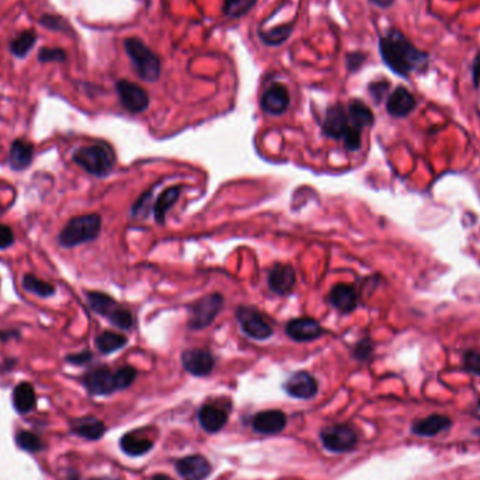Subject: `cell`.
<instances>
[{
    "label": "cell",
    "mask_w": 480,
    "mask_h": 480,
    "mask_svg": "<svg viewBox=\"0 0 480 480\" xmlns=\"http://www.w3.org/2000/svg\"><path fill=\"white\" fill-rule=\"evenodd\" d=\"M182 362L184 369L194 376H207L215 367V358L212 354L202 349L186 350L182 354Z\"/></svg>",
    "instance_id": "obj_13"
},
{
    "label": "cell",
    "mask_w": 480,
    "mask_h": 480,
    "mask_svg": "<svg viewBox=\"0 0 480 480\" xmlns=\"http://www.w3.org/2000/svg\"><path fill=\"white\" fill-rule=\"evenodd\" d=\"M128 343L127 337L115 332H103L96 337V347L103 354H111L121 350Z\"/></svg>",
    "instance_id": "obj_30"
},
{
    "label": "cell",
    "mask_w": 480,
    "mask_h": 480,
    "mask_svg": "<svg viewBox=\"0 0 480 480\" xmlns=\"http://www.w3.org/2000/svg\"><path fill=\"white\" fill-rule=\"evenodd\" d=\"M176 469L184 480H205L211 474V463L202 455H191L176 462Z\"/></svg>",
    "instance_id": "obj_15"
},
{
    "label": "cell",
    "mask_w": 480,
    "mask_h": 480,
    "mask_svg": "<svg viewBox=\"0 0 480 480\" xmlns=\"http://www.w3.org/2000/svg\"><path fill=\"white\" fill-rule=\"evenodd\" d=\"M329 302L339 312L350 313L358 305V294L350 284H337L329 294Z\"/></svg>",
    "instance_id": "obj_21"
},
{
    "label": "cell",
    "mask_w": 480,
    "mask_h": 480,
    "mask_svg": "<svg viewBox=\"0 0 480 480\" xmlns=\"http://www.w3.org/2000/svg\"><path fill=\"white\" fill-rule=\"evenodd\" d=\"M452 420L444 415H431L422 420H416L412 424V433L417 437L431 438L437 437L441 433H445L451 429Z\"/></svg>",
    "instance_id": "obj_19"
},
{
    "label": "cell",
    "mask_w": 480,
    "mask_h": 480,
    "mask_svg": "<svg viewBox=\"0 0 480 480\" xmlns=\"http://www.w3.org/2000/svg\"><path fill=\"white\" fill-rule=\"evenodd\" d=\"M284 389L292 397L312 399L317 393V382L309 372L299 371L287 379Z\"/></svg>",
    "instance_id": "obj_16"
},
{
    "label": "cell",
    "mask_w": 480,
    "mask_h": 480,
    "mask_svg": "<svg viewBox=\"0 0 480 480\" xmlns=\"http://www.w3.org/2000/svg\"><path fill=\"white\" fill-rule=\"evenodd\" d=\"M72 159L77 166L96 177L109 176L115 165V153L106 142L79 147L74 150Z\"/></svg>",
    "instance_id": "obj_2"
},
{
    "label": "cell",
    "mask_w": 480,
    "mask_h": 480,
    "mask_svg": "<svg viewBox=\"0 0 480 480\" xmlns=\"http://www.w3.org/2000/svg\"><path fill=\"white\" fill-rule=\"evenodd\" d=\"M150 480H170V477L166 474H154Z\"/></svg>",
    "instance_id": "obj_46"
},
{
    "label": "cell",
    "mask_w": 480,
    "mask_h": 480,
    "mask_svg": "<svg viewBox=\"0 0 480 480\" xmlns=\"http://www.w3.org/2000/svg\"><path fill=\"white\" fill-rule=\"evenodd\" d=\"M88 302L93 312L106 317L111 325L121 330H129L134 326V317L128 309L121 306L114 298L104 292H86Z\"/></svg>",
    "instance_id": "obj_5"
},
{
    "label": "cell",
    "mask_w": 480,
    "mask_h": 480,
    "mask_svg": "<svg viewBox=\"0 0 480 480\" xmlns=\"http://www.w3.org/2000/svg\"><path fill=\"white\" fill-rule=\"evenodd\" d=\"M379 52L385 65L396 74L408 77L423 72L429 65V55L416 48L399 30H389L379 40Z\"/></svg>",
    "instance_id": "obj_1"
},
{
    "label": "cell",
    "mask_w": 480,
    "mask_h": 480,
    "mask_svg": "<svg viewBox=\"0 0 480 480\" xmlns=\"http://www.w3.org/2000/svg\"><path fill=\"white\" fill-rule=\"evenodd\" d=\"M180 193H182V187L176 186V187H170V189L165 190L162 194L159 195V198L156 200V202L153 205L154 219L157 223H162V225L165 223L166 214L177 202Z\"/></svg>",
    "instance_id": "obj_27"
},
{
    "label": "cell",
    "mask_w": 480,
    "mask_h": 480,
    "mask_svg": "<svg viewBox=\"0 0 480 480\" xmlns=\"http://www.w3.org/2000/svg\"><path fill=\"white\" fill-rule=\"evenodd\" d=\"M37 33L34 30H26L23 33H20L19 35H16L12 41H10V52L16 56V58H26L29 55V52L34 48L35 42H37Z\"/></svg>",
    "instance_id": "obj_29"
},
{
    "label": "cell",
    "mask_w": 480,
    "mask_h": 480,
    "mask_svg": "<svg viewBox=\"0 0 480 480\" xmlns=\"http://www.w3.org/2000/svg\"><path fill=\"white\" fill-rule=\"evenodd\" d=\"M289 103L291 97L288 89L281 83H274L264 92L260 107L270 115H281L288 110Z\"/></svg>",
    "instance_id": "obj_14"
},
{
    "label": "cell",
    "mask_w": 480,
    "mask_h": 480,
    "mask_svg": "<svg viewBox=\"0 0 480 480\" xmlns=\"http://www.w3.org/2000/svg\"><path fill=\"white\" fill-rule=\"evenodd\" d=\"M364 61H365V55L364 54L354 52V54H350L347 56V66H349L350 70H357L364 63Z\"/></svg>",
    "instance_id": "obj_43"
},
{
    "label": "cell",
    "mask_w": 480,
    "mask_h": 480,
    "mask_svg": "<svg viewBox=\"0 0 480 480\" xmlns=\"http://www.w3.org/2000/svg\"><path fill=\"white\" fill-rule=\"evenodd\" d=\"M463 368L472 375L480 376V350H467L463 355Z\"/></svg>",
    "instance_id": "obj_37"
},
{
    "label": "cell",
    "mask_w": 480,
    "mask_h": 480,
    "mask_svg": "<svg viewBox=\"0 0 480 480\" xmlns=\"http://www.w3.org/2000/svg\"><path fill=\"white\" fill-rule=\"evenodd\" d=\"M223 306V298L221 294L205 295L195 301L190 306V320L189 328L193 330H201L208 328Z\"/></svg>",
    "instance_id": "obj_6"
},
{
    "label": "cell",
    "mask_w": 480,
    "mask_h": 480,
    "mask_svg": "<svg viewBox=\"0 0 480 480\" xmlns=\"http://www.w3.org/2000/svg\"><path fill=\"white\" fill-rule=\"evenodd\" d=\"M472 77H473V85L477 88L480 82V52L476 55L472 63Z\"/></svg>",
    "instance_id": "obj_44"
},
{
    "label": "cell",
    "mask_w": 480,
    "mask_h": 480,
    "mask_svg": "<svg viewBox=\"0 0 480 480\" xmlns=\"http://www.w3.org/2000/svg\"><path fill=\"white\" fill-rule=\"evenodd\" d=\"M23 288L26 291H29L30 294H34V295L41 296V298H48V296H52L55 294L54 285H51L47 281L40 280L38 277H35L33 274H26L23 277Z\"/></svg>",
    "instance_id": "obj_31"
},
{
    "label": "cell",
    "mask_w": 480,
    "mask_h": 480,
    "mask_svg": "<svg viewBox=\"0 0 480 480\" xmlns=\"http://www.w3.org/2000/svg\"><path fill=\"white\" fill-rule=\"evenodd\" d=\"M124 47L138 76L145 82H156L160 72H162L159 56L135 37L127 38L124 41Z\"/></svg>",
    "instance_id": "obj_4"
},
{
    "label": "cell",
    "mask_w": 480,
    "mask_h": 480,
    "mask_svg": "<svg viewBox=\"0 0 480 480\" xmlns=\"http://www.w3.org/2000/svg\"><path fill=\"white\" fill-rule=\"evenodd\" d=\"M285 424L287 416L281 410H264L252 419V427L255 431L266 435L281 433L285 429Z\"/></svg>",
    "instance_id": "obj_20"
},
{
    "label": "cell",
    "mask_w": 480,
    "mask_h": 480,
    "mask_svg": "<svg viewBox=\"0 0 480 480\" xmlns=\"http://www.w3.org/2000/svg\"><path fill=\"white\" fill-rule=\"evenodd\" d=\"M38 23L49 31H56V33H69L70 31L67 22H65L61 16H56V15H44Z\"/></svg>",
    "instance_id": "obj_35"
},
{
    "label": "cell",
    "mask_w": 480,
    "mask_h": 480,
    "mask_svg": "<svg viewBox=\"0 0 480 480\" xmlns=\"http://www.w3.org/2000/svg\"><path fill=\"white\" fill-rule=\"evenodd\" d=\"M16 440L19 447L27 452H38L44 448L42 441L31 431H20Z\"/></svg>",
    "instance_id": "obj_34"
},
{
    "label": "cell",
    "mask_w": 480,
    "mask_h": 480,
    "mask_svg": "<svg viewBox=\"0 0 480 480\" xmlns=\"http://www.w3.org/2000/svg\"><path fill=\"white\" fill-rule=\"evenodd\" d=\"M320 440L326 449L332 452H349L353 451L358 444L357 431L347 424L329 426L320 433Z\"/></svg>",
    "instance_id": "obj_8"
},
{
    "label": "cell",
    "mask_w": 480,
    "mask_h": 480,
    "mask_svg": "<svg viewBox=\"0 0 480 480\" xmlns=\"http://www.w3.org/2000/svg\"><path fill=\"white\" fill-rule=\"evenodd\" d=\"M120 445L127 455L142 456L152 449L153 442L150 441V438L142 435L139 431H131L121 438Z\"/></svg>",
    "instance_id": "obj_25"
},
{
    "label": "cell",
    "mask_w": 480,
    "mask_h": 480,
    "mask_svg": "<svg viewBox=\"0 0 480 480\" xmlns=\"http://www.w3.org/2000/svg\"><path fill=\"white\" fill-rule=\"evenodd\" d=\"M15 243L13 229L8 225H0V250H5Z\"/></svg>",
    "instance_id": "obj_41"
},
{
    "label": "cell",
    "mask_w": 480,
    "mask_h": 480,
    "mask_svg": "<svg viewBox=\"0 0 480 480\" xmlns=\"http://www.w3.org/2000/svg\"><path fill=\"white\" fill-rule=\"evenodd\" d=\"M72 429L77 435L88 440H99L106 431V426L95 417L79 419L73 423Z\"/></svg>",
    "instance_id": "obj_28"
},
{
    "label": "cell",
    "mask_w": 480,
    "mask_h": 480,
    "mask_svg": "<svg viewBox=\"0 0 480 480\" xmlns=\"http://www.w3.org/2000/svg\"><path fill=\"white\" fill-rule=\"evenodd\" d=\"M369 2L372 5L381 8V9H387V8H390L393 5L394 0H369Z\"/></svg>",
    "instance_id": "obj_45"
},
{
    "label": "cell",
    "mask_w": 480,
    "mask_h": 480,
    "mask_svg": "<svg viewBox=\"0 0 480 480\" xmlns=\"http://www.w3.org/2000/svg\"><path fill=\"white\" fill-rule=\"evenodd\" d=\"M236 319L243 333L255 340H267L274 333L271 325L255 307L239 306L236 310Z\"/></svg>",
    "instance_id": "obj_7"
},
{
    "label": "cell",
    "mask_w": 480,
    "mask_h": 480,
    "mask_svg": "<svg viewBox=\"0 0 480 480\" xmlns=\"http://www.w3.org/2000/svg\"><path fill=\"white\" fill-rule=\"evenodd\" d=\"M198 420L205 431L216 433L226 424L227 415L218 406L204 405L198 412Z\"/></svg>",
    "instance_id": "obj_23"
},
{
    "label": "cell",
    "mask_w": 480,
    "mask_h": 480,
    "mask_svg": "<svg viewBox=\"0 0 480 480\" xmlns=\"http://www.w3.org/2000/svg\"><path fill=\"white\" fill-rule=\"evenodd\" d=\"M38 61L41 63H48V62H65L66 61V52L62 48H48L44 47L38 51L37 55Z\"/></svg>",
    "instance_id": "obj_36"
},
{
    "label": "cell",
    "mask_w": 480,
    "mask_h": 480,
    "mask_svg": "<svg viewBox=\"0 0 480 480\" xmlns=\"http://www.w3.org/2000/svg\"><path fill=\"white\" fill-rule=\"evenodd\" d=\"M34 157V145L24 139H16L9 152V165L13 170L20 172L27 169Z\"/></svg>",
    "instance_id": "obj_22"
},
{
    "label": "cell",
    "mask_w": 480,
    "mask_h": 480,
    "mask_svg": "<svg viewBox=\"0 0 480 480\" xmlns=\"http://www.w3.org/2000/svg\"><path fill=\"white\" fill-rule=\"evenodd\" d=\"M115 88L121 104L129 113H142L149 107V96L139 85L129 80H118Z\"/></svg>",
    "instance_id": "obj_9"
},
{
    "label": "cell",
    "mask_w": 480,
    "mask_h": 480,
    "mask_svg": "<svg viewBox=\"0 0 480 480\" xmlns=\"http://www.w3.org/2000/svg\"><path fill=\"white\" fill-rule=\"evenodd\" d=\"M285 332L292 340L299 343L316 340L325 333L323 328L312 317H298L289 320L285 326Z\"/></svg>",
    "instance_id": "obj_11"
},
{
    "label": "cell",
    "mask_w": 480,
    "mask_h": 480,
    "mask_svg": "<svg viewBox=\"0 0 480 480\" xmlns=\"http://www.w3.org/2000/svg\"><path fill=\"white\" fill-rule=\"evenodd\" d=\"M351 125L349 121L347 111L342 104H335L326 111V117L322 125V131L326 136L336 139V141H343L346 134L350 131Z\"/></svg>",
    "instance_id": "obj_12"
},
{
    "label": "cell",
    "mask_w": 480,
    "mask_h": 480,
    "mask_svg": "<svg viewBox=\"0 0 480 480\" xmlns=\"http://www.w3.org/2000/svg\"><path fill=\"white\" fill-rule=\"evenodd\" d=\"M136 378V369L132 367H122L115 371V379H117V386L118 390L127 389L132 385V382Z\"/></svg>",
    "instance_id": "obj_38"
},
{
    "label": "cell",
    "mask_w": 480,
    "mask_h": 480,
    "mask_svg": "<svg viewBox=\"0 0 480 480\" xmlns=\"http://www.w3.org/2000/svg\"><path fill=\"white\" fill-rule=\"evenodd\" d=\"M294 24H281L271 29L267 33H260V37L266 45H281L292 34Z\"/></svg>",
    "instance_id": "obj_32"
},
{
    "label": "cell",
    "mask_w": 480,
    "mask_h": 480,
    "mask_svg": "<svg viewBox=\"0 0 480 480\" xmlns=\"http://www.w3.org/2000/svg\"><path fill=\"white\" fill-rule=\"evenodd\" d=\"M416 109L415 96L403 86L396 88L386 102V111L394 118H403Z\"/></svg>",
    "instance_id": "obj_18"
},
{
    "label": "cell",
    "mask_w": 480,
    "mask_h": 480,
    "mask_svg": "<svg viewBox=\"0 0 480 480\" xmlns=\"http://www.w3.org/2000/svg\"><path fill=\"white\" fill-rule=\"evenodd\" d=\"M83 385L89 393L97 396L111 394L113 392L118 390L115 372H113L109 367H97L89 371L83 378Z\"/></svg>",
    "instance_id": "obj_10"
},
{
    "label": "cell",
    "mask_w": 480,
    "mask_h": 480,
    "mask_svg": "<svg viewBox=\"0 0 480 480\" xmlns=\"http://www.w3.org/2000/svg\"><path fill=\"white\" fill-rule=\"evenodd\" d=\"M369 90V95L372 96V99L376 102V103H381L385 97V95L387 93L389 90V83L386 82V80H379V82H374L369 85L368 88Z\"/></svg>",
    "instance_id": "obj_40"
},
{
    "label": "cell",
    "mask_w": 480,
    "mask_h": 480,
    "mask_svg": "<svg viewBox=\"0 0 480 480\" xmlns=\"http://www.w3.org/2000/svg\"><path fill=\"white\" fill-rule=\"evenodd\" d=\"M92 358H93V355H92L90 351H83V353H79V354H73V355L66 357V361L70 362V364H74V365H85V364L90 362Z\"/></svg>",
    "instance_id": "obj_42"
},
{
    "label": "cell",
    "mask_w": 480,
    "mask_h": 480,
    "mask_svg": "<svg viewBox=\"0 0 480 480\" xmlns=\"http://www.w3.org/2000/svg\"><path fill=\"white\" fill-rule=\"evenodd\" d=\"M102 230V216L88 214L72 218L59 233V243L63 248H76L97 239Z\"/></svg>",
    "instance_id": "obj_3"
},
{
    "label": "cell",
    "mask_w": 480,
    "mask_h": 480,
    "mask_svg": "<svg viewBox=\"0 0 480 480\" xmlns=\"http://www.w3.org/2000/svg\"><path fill=\"white\" fill-rule=\"evenodd\" d=\"M374 353V344L369 339L360 340L354 347V357L358 361H367Z\"/></svg>",
    "instance_id": "obj_39"
},
{
    "label": "cell",
    "mask_w": 480,
    "mask_h": 480,
    "mask_svg": "<svg viewBox=\"0 0 480 480\" xmlns=\"http://www.w3.org/2000/svg\"><path fill=\"white\" fill-rule=\"evenodd\" d=\"M37 405L34 387L29 382L19 383L13 390V406L20 415L30 413Z\"/></svg>",
    "instance_id": "obj_24"
},
{
    "label": "cell",
    "mask_w": 480,
    "mask_h": 480,
    "mask_svg": "<svg viewBox=\"0 0 480 480\" xmlns=\"http://www.w3.org/2000/svg\"><path fill=\"white\" fill-rule=\"evenodd\" d=\"M256 2L257 0H226L223 12L232 19L242 17L255 8Z\"/></svg>",
    "instance_id": "obj_33"
},
{
    "label": "cell",
    "mask_w": 480,
    "mask_h": 480,
    "mask_svg": "<svg viewBox=\"0 0 480 480\" xmlns=\"http://www.w3.org/2000/svg\"><path fill=\"white\" fill-rule=\"evenodd\" d=\"M347 115H349L350 125L360 129V131H362V128L371 127L374 124V114H372L371 109L365 103H362L361 100H353L349 104Z\"/></svg>",
    "instance_id": "obj_26"
},
{
    "label": "cell",
    "mask_w": 480,
    "mask_h": 480,
    "mask_svg": "<svg viewBox=\"0 0 480 480\" xmlns=\"http://www.w3.org/2000/svg\"><path fill=\"white\" fill-rule=\"evenodd\" d=\"M296 284V275L289 264L277 263L269 273V287L277 295H288Z\"/></svg>",
    "instance_id": "obj_17"
}]
</instances>
